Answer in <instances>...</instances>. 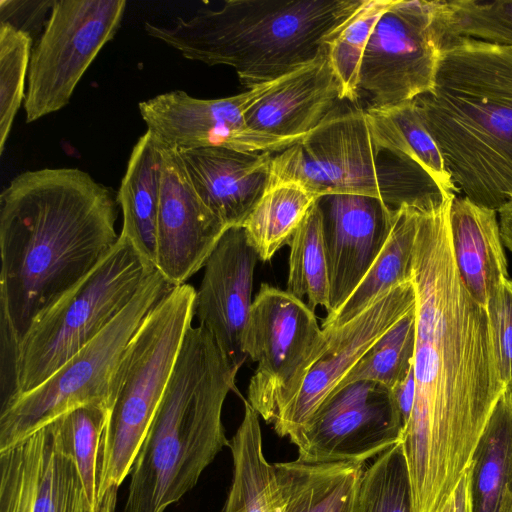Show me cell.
Instances as JSON below:
<instances>
[{
  "mask_svg": "<svg viewBox=\"0 0 512 512\" xmlns=\"http://www.w3.org/2000/svg\"><path fill=\"white\" fill-rule=\"evenodd\" d=\"M454 196L420 206L413 251L415 398L402 441L413 512L445 511L506 390L487 310L470 296L455 264Z\"/></svg>",
  "mask_w": 512,
  "mask_h": 512,
  "instance_id": "cell-1",
  "label": "cell"
},
{
  "mask_svg": "<svg viewBox=\"0 0 512 512\" xmlns=\"http://www.w3.org/2000/svg\"><path fill=\"white\" fill-rule=\"evenodd\" d=\"M117 194L77 168L16 176L0 195V382L13 389L17 349L46 311L109 254Z\"/></svg>",
  "mask_w": 512,
  "mask_h": 512,
  "instance_id": "cell-2",
  "label": "cell"
},
{
  "mask_svg": "<svg viewBox=\"0 0 512 512\" xmlns=\"http://www.w3.org/2000/svg\"><path fill=\"white\" fill-rule=\"evenodd\" d=\"M415 101L457 191L495 211L512 201V46L442 37Z\"/></svg>",
  "mask_w": 512,
  "mask_h": 512,
  "instance_id": "cell-3",
  "label": "cell"
},
{
  "mask_svg": "<svg viewBox=\"0 0 512 512\" xmlns=\"http://www.w3.org/2000/svg\"><path fill=\"white\" fill-rule=\"evenodd\" d=\"M238 369L202 326L186 332L166 390L130 472L123 512H164L230 447L222 423Z\"/></svg>",
  "mask_w": 512,
  "mask_h": 512,
  "instance_id": "cell-4",
  "label": "cell"
},
{
  "mask_svg": "<svg viewBox=\"0 0 512 512\" xmlns=\"http://www.w3.org/2000/svg\"><path fill=\"white\" fill-rule=\"evenodd\" d=\"M364 0H227L146 33L185 58L234 68L242 85L278 79L315 59Z\"/></svg>",
  "mask_w": 512,
  "mask_h": 512,
  "instance_id": "cell-5",
  "label": "cell"
},
{
  "mask_svg": "<svg viewBox=\"0 0 512 512\" xmlns=\"http://www.w3.org/2000/svg\"><path fill=\"white\" fill-rule=\"evenodd\" d=\"M196 290L174 286L147 314L116 373L98 459V510L114 512L119 486L166 390L194 317Z\"/></svg>",
  "mask_w": 512,
  "mask_h": 512,
  "instance_id": "cell-6",
  "label": "cell"
},
{
  "mask_svg": "<svg viewBox=\"0 0 512 512\" xmlns=\"http://www.w3.org/2000/svg\"><path fill=\"white\" fill-rule=\"evenodd\" d=\"M380 151L364 109L339 108L316 129L272 156L269 186L293 182L318 197L359 194L381 199L391 208L403 203L439 202L443 191L419 165Z\"/></svg>",
  "mask_w": 512,
  "mask_h": 512,
  "instance_id": "cell-7",
  "label": "cell"
},
{
  "mask_svg": "<svg viewBox=\"0 0 512 512\" xmlns=\"http://www.w3.org/2000/svg\"><path fill=\"white\" fill-rule=\"evenodd\" d=\"M154 268L120 233L98 266L29 329L16 352L8 401L39 386L93 340L130 303Z\"/></svg>",
  "mask_w": 512,
  "mask_h": 512,
  "instance_id": "cell-8",
  "label": "cell"
},
{
  "mask_svg": "<svg viewBox=\"0 0 512 512\" xmlns=\"http://www.w3.org/2000/svg\"><path fill=\"white\" fill-rule=\"evenodd\" d=\"M174 287L155 267L122 312L34 389L1 406L0 451L85 405L110 409L116 373L150 310Z\"/></svg>",
  "mask_w": 512,
  "mask_h": 512,
  "instance_id": "cell-9",
  "label": "cell"
},
{
  "mask_svg": "<svg viewBox=\"0 0 512 512\" xmlns=\"http://www.w3.org/2000/svg\"><path fill=\"white\" fill-rule=\"evenodd\" d=\"M326 349L314 311L286 290L263 283L243 331L242 350L257 363L247 402L266 423L272 424L299 393Z\"/></svg>",
  "mask_w": 512,
  "mask_h": 512,
  "instance_id": "cell-10",
  "label": "cell"
},
{
  "mask_svg": "<svg viewBox=\"0 0 512 512\" xmlns=\"http://www.w3.org/2000/svg\"><path fill=\"white\" fill-rule=\"evenodd\" d=\"M125 0H55L34 43L24 99L26 121L65 107L99 51L118 31Z\"/></svg>",
  "mask_w": 512,
  "mask_h": 512,
  "instance_id": "cell-11",
  "label": "cell"
},
{
  "mask_svg": "<svg viewBox=\"0 0 512 512\" xmlns=\"http://www.w3.org/2000/svg\"><path fill=\"white\" fill-rule=\"evenodd\" d=\"M437 1L394 0L376 23L363 54L358 89L367 107L416 99L433 85L442 33Z\"/></svg>",
  "mask_w": 512,
  "mask_h": 512,
  "instance_id": "cell-12",
  "label": "cell"
},
{
  "mask_svg": "<svg viewBox=\"0 0 512 512\" xmlns=\"http://www.w3.org/2000/svg\"><path fill=\"white\" fill-rule=\"evenodd\" d=\"M404 432L394 392L359 380L336 388L288 438L302 461L365 463L402 442Z\"/></svg>",
  "mask_w": 512,
  "mask_h": 512,
  "instance_id": "cell-13",
  "label": "cell"
},
{
  "mask_svg": "<svg viewBox=\"0 0 512 512\" xmlns=\"http://www.w3.org/2000/svg\"><path fill=\"white\" fill-rule=\"evenodd\" d=\"M265 85L218 99H199L175 90L142 101L138 107L147 131L176 150L218 147L277 153L299 140L255 131L244 116Z\"/></svg>",
  "mask_w": 512,
  "mask_h": 512,
  "instance_id": "cell-14",
  "label": "cell"
},
{
  "mask_svg": "<svg viewBox=\"0 0 512 512\" xmlns=\"http://www.w3.org/2000/svg\"><path fill=\"white\" fill-rule=\"evenodd\" d=\"M0 512H92L56 421L0 451Z\"/></svg>",
  "mask_w": 512,
  "mask_h": 512,
  "instance_id": "cell-15",
  "label": "cell"
},
{
  "mask_svg": "<svg viewBox=\"0 0 512 512\" xmlns=\"http://www.w3.org/2000/svg\"><path fill=\"white\" fill-rule=\"evenodd\" d=\"M415 304L411 280L391 289L346 324L323 329L327 349L309 371L299 393L275 417L272 424L276 433L289 437L300 429L373 344Z\"/></svg>",
  "mask_w": 512,
  "mask_h": 512,
  "instance_id": "cell-16",
  "label": "cell"
},
{
  "mask_svg": "<svg viewBox=\"0 0 512 512\" xmlns=\"http://www.w3.org/2000/svg\"><path fill=\"white\" fill-rule=\"evenodd\" d=\"M162 154L156 268L178 286L204 267L228 228L196 193L178 151L162 143Z\"/></svg>",
  "mask_w": 512,
  "mask_h": 512,
  "instance_id": "cell-17",
  "label": "cell"
},
{
  "mask_svg": "<svg viewBox=\"0 0 512 512\" xmlns=\"http://www.w3.org/2000/svg\"><path fill=\"white\" fill-rule=\"evenodd\" d=\"M322 217L333 314L353 293L383 249L394 208L359 194H328L316 200Z\"/></svg>",
  "mask_w": 512,
  "mask_h": 512,
  "instance_id": "cell-18",
  "label": "cell"
},
{
  "mask_svg": "<svg viewBox=\"0 0 512 512\" xmlns=\"http://www.w3.org/2000/svg\"><path fill=\"white\" fill-rule=\"evenodd\" d=\"M259 260L242 227L228 228L204 264L195 293L194 317L238 370L247 359L243 331L253 303L254 270Z\"/></svg>",
  "mask_w": 512,
  "mask_h": 512,
  "instance_id": "cell-19",
  "label": "cell"
},
{
  "mask_svg": "<svg viewBox=\"0 0 512 512\" xmlns=\"http://www.w3.org/2000/svg\"><path fill=\"white\" fill-rule=\"evenodd\" d=\"M343 89L327 45L312 61L267 82L245 111L247 125L283 139H302L341 107Z\"/></svg>",
  "mask_w": 512,
  "mask_h": 512,
  "instance_id": "cell-20",
  "label": "cell"
},
{
  "mask_svg": "<svg viewBox=\"0 0 512 512\" xmlns=\"http://www.w3.org/2000/svg\"><path fill=\"white\" fill-rule=\"evenodd\" d=\"M202 202L227 228L242 227L269 185L272 152L177 150Z\"/></svg>",
  "mask_w": 512,
  "mask_h": 512,
  "instance_id": "cell-21",
  "label": "cell"
},
{
  "mask_svg": "<svg viewBox=\"0 0 512 512\" xmlns=\"http://www.w3.org/2000/svg\"><path fill=\"white\" fill-rule=\"evenodd\" d=\"M449 229L463 285L486 308L494 290L509 278L497 211L455 195L449 210Z\"/></svg>",
  "mask_w": 512,
  "mask_h": 512,
  "instance_id": "cell-22",
  "label": "cell"
},
{
  "mask_svg": "<svg viewBox=\"0 0 512 512\" xmlns=\"http://www.w3.org/2000/svg\"><path fill=\"white\" fill-rule=\"evenodd\" d=\"M162 143L149 131L134 145L117 192L123 234L156 267L157 221L162 179Z\"/></svg>",
  "mask_w": 512,
  "mask_h": 512,
  "instance_id": "cell-23",
  "label": "cell"
},
{
  "mask_svg": "<svg viewBox=\"0 0 512 512\" xmlns=\"http://www.w3.org/2000/svg\"><path fill=\"white\" fill-rule=\"evenodd\" d=\"M285 512H355L364 463H274Z\"/></svg>",
  "mask_w": 512,
  "mask_h": 512,
  "instance_id": "cell-24",
  "label": "cell"
},
{
  "mask_svg": "<svg viewBox=\"0 0 512 512\" xmlns=\"http://www.w3.org/2000/svg\"><path fill=\"white\" fill-rule=\"evenodd\" d=\"M432 203H403L394 209L392 228L383 249L348 299L326 316L322 329L346 324L391 289L412 280L419 208Z\"/></svg>",
  "mask_w": 512,
  "mask_h": 512,
  "instance_id": "cell-25",
  "label": "cell"
},
{
  "mask_svg": "<svg viewBox=\"0 0 512 512\" xmlns=\"http://www.w3.org/2000/svg\"><path fill=\"white\" fill-rule=\"evenodd\" d=\"M471 512H512V390L498 399L469 466Z\"/></svg>",
  "mask_w": 512,
  "mask_h": 512,
  "instance_id": "cell-26",
  "label": "cell"
},
{
  "mask_svg": "<svg viewBox=\"0 0 512 512\" xmlns=\"http://www.w3.org/2000/svg\"><path fill=\"white\" fill-rule=\"evenodd\" d=\"M244 406L230 441L233 477L223 512H285L274 466L263 454L259 414L247 400Z\"/></svg>",
  "mask_w": 512,
  "mask_h": 512,
  "instance_id": "cell-27",
  "label": "cell"
},
{
  "mask_svg": "<svg viewBox=\"0 0 512 512\" xmlns=\"http://www.w3.org/2000/svg\"><path fill=\"white\" fill-rule=\"evenodd\" d=\"M376 147L416 163L447 193L458 192L414 100L364 109Z\"/></svg>",
  "mask_w": 512,
  "mask_h": 512,
  "instance_id": "cell-28",
  "label": "cell"
},
{
  "mask_svg": "<svg viewBox=\"0 0 512 512\" xmlns=\"http://www.w3.org/2000/svg\"><path fill=\"white\" fill-rule=\"evenodd\" d=\"M319 197L299 184L269 186L242 225L259 259L270 261L289 245L293 235Z\"/></svg>",
  "mask_w": 512,
  "mask_h": 512,
  "instance_id": "cell-29",
  "label": "cell"
},
{
  "mask_svg": "<svg viewBox=\"0 0 512 512\" xmlns=\"http://www.w3.org/2000/svg\"><path fill=\"white\" fill-rule=\"evenodd\" d=\"M286 291L303 300L311 310L329 308V270L322 217L316 202L293 235L290 243Z\"/></svg>",
  "mask_w": 512,
  "mask_h": 512,
  "instance_id": "cell-30",
  "label": "cell"
},
{
  "mask_svg": "<svg viewBox=\"0 0 512 512\" xmlns=\"http://www.w3.org/2000/svg\"><path fill=\"white\" fill-rule=\"evenodd\" d=\"M415 339L416 313L413 308L373 344L338 387L365 380L394 391L413 368Z\"/></svg>",
  "mask_w": 512,
  "mask_h": 512,
  "instance_id": "cell-31",
  "label": "cell"
},
{
  "mask_svg": "<svg viewBox=\"0 0 512 512\" xmlns=\"http://www.w3.org/2000/svg\"><path fill=\"white\" fill-rule=\"evenodd\" d=\"M355 512H413L412 487L402 442L380 453L364 470Z\"/></svg>",
  "mask_w": 512,
  "mask_h": 512,
  "instance_id": "cell-32",
  "label": "cell"
},
{
  "mask_svg": "<svg viewBox=\"0 0 512 512\" xmlns=\"http://www.w3.org/2000/svg\"><path fill=\"white\" fill-rule=\"evenodd\" d=\"M393 1L364 0L327 44L329 59L341 83L344 100L354 103L358 99L364 51L376 23Z\"/></svg>",
  "mask_w": 512,
  "mask_h": 512,
  "instance_id": "cell-33",
  "label": "cell"
},
{
  "mask_svg": "<svg viewBox=\"0 0 512 512\" xmlns=\"http://www.w3.org/2000/svg\"><path fill=\"white\" fill-rule=\"evenodd\" d=\"M442 37H471L512 46V0H438Z\"/></svg>",
  "mask_w": 512,
  "mask_h": 512,
  "instance_id": "cell-34",
  "label": "cell"
},
{
  "mask_svg": "<svg viewBox=\"0 0 512 512\" xmlns=\"http://www.w3.org/2000/svg\"><path fill=\"white\" fill-rule=\"evenodd\" d=\"M107 414L101 406L85 405L54 420L76 464L92 512L98 510V459Z\"/></svg>",
  "mask_w": 512,
  "mask_h": 512,
  "instance_id": "cell-35",
  "label": "cell"
},
{
  "mask_svg": "<svg viewBox=\"0 0 512 512\" xmlns=\"http://www.w3.org/2000/svg\"><path fill=\"white\" fill-rule=\"evenodd\" d=\"M33 44L29 35L0 23V154L25 99V78Z\"/></svg>",
  "mask_w": 512,
  "mask_h": 512,
  "instance_id": "cell-36",
  "label": "cell"
},
{
  "mask_svg": "<svg viewBox=\"0 0 512 512\" xmlns=\"http://www.w3.org/2000/svg\"><path fill=\"white\" fill-rule=\"evenodd\" d=\"M488 313L502 381L512 390V280L505 279L490 296Z\"/></svg>",
  "mask_w": 512,
  "mask_h": 512,
  "instance_id": "cell-37",
  "label": "cell"
},
{
  "mask_svg": "<svg viewBox=\"0 0 512 512\" xmlns=\"http://www.w3.org/2000/svg\"><path fill=\"white\" fill-rule=\"evenodd\" d=\"M54 2L55 0H0V23L9 24L29 35L35 43L44 31Z\"/></svg>",
  "mask_w": 512,
  "mask_h": 512,
  "instance_id": "cell-38",
  "label": "cell"
},
{
  "mask_svg": "<svg viewBox=\"0 0 512 512\" xmlns=\"http://www.w3.org/2000/svg\"><path fill=\"white\" fill-rule=\"evenodd\" d=\"M398 402L405 428L409 421L415 398V380L413 368L407 378L393 391Z\"/></svg>",
  "mask_w": 512,
  "mask_h": 512,
  "instance_id": "cell-39",
  "label": "cell"
},
{
  "mask_svg": "<svg viewBox=\"0 0 512 512\" xmlns=\"http://www.w3.org/2000/svg\"><path fill=\"white\" fill-rule=\"evenodd\" d=\"M469 486L470 472L468 469L458 483L444 512H471Z\"/></svg>",
  "mask_w": 512,
  "mask_h": 512,
  "instance_id": "cell-40",
  "label": "cell"
},
{
  "mask_svg": "<svg viewBox=\"0 0 512 512\" xmlns=\"http://www.w3.org/2000/svg\"><path fill=\"white\" fill-rule=\"evenodd\" d=\"M497 213L503 244L512 252V201L503 205Z\"/></svg>",
  "mask_w": 512,
  "mask_h": 512,
  "instance_id": "cell-41",
  "label": "cell"
}]
</instances>
